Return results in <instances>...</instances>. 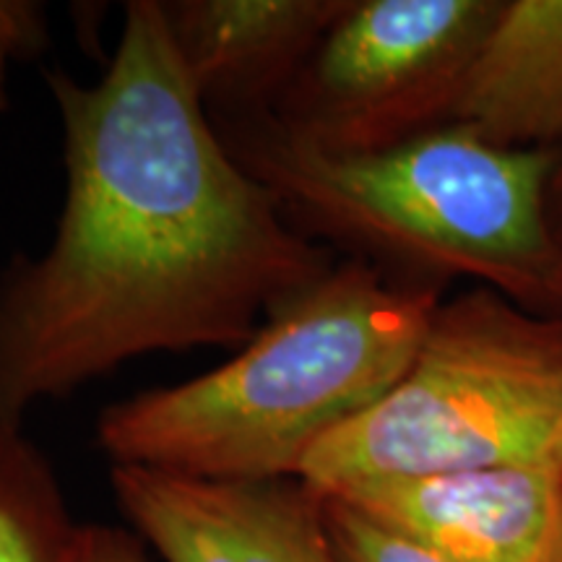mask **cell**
<instances>
[{"label": "cell", "mask_w": 562, "mask_h": 562, "mask_svg": "<svg viewBox=\"0 0 562 562\" xmlns=\"http://www.w3.org/2000/svg\"><path fill=\"white\" fill-rule=\"evenodd\" d=\"M214 123L311 240L414 284L472 279L562 318V237L550 211L560 151L503 149L448 123L391 149L328 154L269 115Z\"/></svg>", "instance_id": "cell-3"}, {"label": "cell", "mask_w": 562, "mask_h": 562, "mask_svg": "<svg viewBox=\"0 0 562 562\" xmlns=\"http://www.w3.org/2000/svg\"><path fill=\"white\" fill-rule=\"evenodd\" d=\"M440 300L438 286L344 258L216 370L110 404L102 453L209 482L297 480L328 432L398 383Z\"/></svg>", "instance_id": "cell-2"}, {"label": "cell", "mask_w": 562, "mask_h": 562, "mask_svg": "<svg viewBox=\"0 0 562 562\" xmlns=\"http://www.w3.org/2000/svg\"><path fill=\"white\" fill-rule=\"evenodd\" d=\"M326 497V518L341 562H448L425 547L385 529L351 505Z\"/></svg>", "instance_id": "cell-11"}, {"label": "cell", "mask_w": 562, "mask_h": 562, "mask_svg": "<svg viewBox=\"0 0 562 562\" xmlns=\"http://www.w3.org/2000/svg\"><path fill=\"white\" fill-rule=\"evenodd\" d=\"M328 497L448 562H562V463L368 482Z\"/></svg>", "instance_id": "cell-7"}, {"label": "cell", "mask_w": 562, "mask_h": 562, "mask_svg": "<svg viewBox=\"0 0 562 562\" xmlns=\"http://www.w3.org/2000/svg\"><path fill=\"white\" fill-rule=\"evenodd\" d=\"M501 0H349L271 121L328 154L391 149L451 123Z\"/></svg>", "instance_id": "cell-5"}, {"label": "cell", "mask_w": 562, "mask_h": 562, "mask_svg": "<svg viewBox=\"0 0 562 562\" xmlns=\"http://www.w3.org/2000/svg\"><path fill=\"white\" fill-rule=\"evenodd\" d=\"M526 463H562V318L472 286L440 300L398 383L328 432L297 480L331 495Z\"/></svg>", "instance_id": "cell-4"}, {"label": "cell", "mask_w": 562, "mask_h": 562, "mask_svg": "<svg viewBox=\"0 0 562 562\" xmlns=\"http://www.w3.org/2000/svg\"><path fill=\"white\" fill-rule=\"evenodd\" d=\"M349 0H161L211 121L271 115Z\"/></svg>", "instance_id": "cell-8"}, {"label": "cell", "mask_w": 562, "mask_h": 562, "mask_svg": "<svg viewBox=\"0 0 562 562\" xmlns=\"http://www.w3.org/2000/svg\"><path fill=\"white\" fill-rule=\"evenodd\" d=\"M79 529L47 456L0 427V562H70Z\"/></svg>", "instance_id": "cell-10"}, {"label": "cell", "mask_w": 562, "mask_h": 562, "mask_svg": "<svg viewBox=\"0 0 562 562\" xmlns=\"http://www.w3.org/2000/svg\"><path fill=\"white\" fill-rule=\"evenodd\" d=\"M66 199L50 245L0 271V427L157 351L243 349L334 269L232 157L161 0L125 3L100 81L45 76Z\"/></svg>", "instance_id": "cell-1"}, {"label": "cell", "mask_w": 562, "mask_h": 562, "mask_svg": "<svg viewBox=\"0 0 562 562\" xmlns=\"http://www.w3.org/2000/svg\"><path fill=\"white\" fill-rule=\"evenodd\" d=\"M70 562H146L138 533L104 524H81Z\"/></svg>", "instance_id": "cell-13"}, {"label": "cell", "mask_w": 562, "mask_h": 562, "mask_svg": "<svg viewBox=\"0 0 562 562\" xmlns=\"http://www.w3.org/2000/svg\"><path fill=\"white\" fill-rule=\"evenodd\" d=\"M451 125L518 151H562V0H501Z\"/></svg>", "instance_id": "cell-9"}, {"label": "cell", "mask_w": 562, "mask_h": 562, "mask_svg": "<svg viewBox=\"0 0 562 562\" xmlns=\"http://www.w3.org/2000/svg\"><path fill=\"white\" fill-rule=\"evenodd\" d=\"M550 211H552V222L558 235L562 237V151L558 157V165H554L552 180H550Z\"/></svg>", "instance_id": "cell-14"}, {"label": "cell", "mask_w": 562, "mask_h": 562, "mask_svg": "<svg viewBox=\"0 0 562 562\" xmlns=\"http://www.w3.org/2000/svg\"><path fill=\"white\" fill-rule=\"evenodd\" d=\"M47 45L45 5L32 0H0V112L9 110L13 63L30 60Z\"/></svg>", "instance_id": "cell-12"}, {"label": "cell", "mask_w": 562, "mask_h": 562, "mask_svg": "<svg viewBox=\"0 0 562 562\" xmlns=\"http://www.w3.org/2000/svg\"><path fill=\"white\" fill-rule=\"evenodd\" d=\"M133 529L165 562H341L326 497L300 480L209 482L112 467Z\"/></svg>", "instance_id": "cell-6"}]
</instances>
